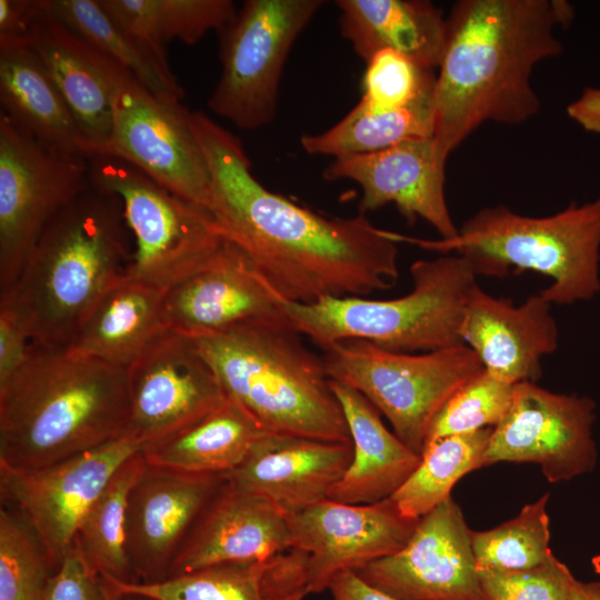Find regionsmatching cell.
Instances as JSON below:
<instances>
[{"mask_svg": "<svg viewBox=\"0 0 600 600\" xmlns=\"http://www.w3.org/2000/svg\"><path fill=\"white\" fill-rule=\"evenodd\" d=\"M88 184V159L43 146L0 112V294L46 226Z\"/></svg>", "mask_w": 600, "mask_h": 600, "instance_id": "11", "label": "cell"}, {"mask_svg": "<svg viewBox=\"0 0 600 600\" xmlns=\"http://www.w3.org/2000/svg\"><path fill=\"white\" fill-rule=\"evenodd\" d=\"M330 379L360 392L391 423L393 433L421 454L432 420L447 400L483 370L466 344L429 352H396L364 340L323 350Z\"/></svg>", "mask_w": 600, "mask_h": 600, "instance_id": "8", "label": "cell"}, {"mask_svg": "<svg viewBox=\"0 0 600 600\" xmlns=\"http://www.w3.org/2000/svg\"><path fill=\"white\" fill-rule=\"evenodd\" d=\"M487 600H570L577 581L553 553L542 563L522 570H478Z\"/></svg>", "mask_w": 600, "mask_h": 600, "instance_id": "40", "label": "cell"}, {"mask_svg": "<svg viewBox=\"0 0 600 600\" xmlns=\"http://www.w3.org/2000/svg\"><path fill=\"white\" fill-rule=\"evenodd\" d=\"M190 112L159 100L114 60L111 129L96 154L133 164L210 212V172Z\"/></svg>", "mask_w": 600, "mask_h": 600, "instance_id": "12", "label": "cell"}, {"mask_svg": "<svg viewBox=\"0 0 600 600\" xmlns=\"http://www.w3.org/2000/svg\"><path fill=\"white\" fill-rule=\"evenodd\" d=\"M164 291L123 272L91 309L66 349L128 368L168 328Z\"/></svg>", "mask_w": 600, "mask_h": 600, "instance_id": "29", "label": "cell"}, {"mask_svg": "<svg viewBox=\"0 0 600 600\" xmlns=\"http://www.w3.org/2000/svg\"><path fill=\"white\" fill-rule=\"evenodd\" d=\"M27 40L87 138L90 157L96 154L111 129L114 60L48 12L42 0Z\"/></svg>", "mask_w": 600, "mask_h": 600, "instance_id": "24", "label": "cell"}, {"mask_svg": "<svg viewBox=\"0 0 600 600\" xmlns=\"http://www.w3.org/2000/svg\"><path fill=\"white\" fill-rule=\"evenodd\" d=\"M127 368L31 343L0 384V466L40 469L128 433Z\"/></svg>", "mask_w": 600, "mask_h": 600, "instance_id": "3", "label": "cell"}, {"mask_svg": "<svg viewBox=\"0 0 600 600\" xmlns=\"http://www.w3.org/2000/svg\"><path fill=\"white\" fill-rule=\"evenodd\" d=\"M548 500L544 493L516 518L490 530H471L477 569L522 570L544 562L552 554Z\"/></svg>", "mask_w": 600, "mask_h": 600, "instance_id": "36", "label": "cell"}, {"mask_svg": "<svg viewBox=\"0 0 600 600\" xmlns=\"http://www.w3.org/2000/svg\"><path fill=\"white\" fill-rule=\"evenodd\" d=\"M53 568L39 540L12 510L0 508V600H43Z\"/></svg>", "mask_w": 600, "mask_h": 600, "instance_id": "37", "label": "cell"}, {"mask_svg": "<svg viewBox=\"0 0 600 600\" xmlns=\"http://www.w3.org/2000/svg\"><path fill=\"white\" fill-rule=\"evenodd\" d=\"M570 600H600V582L576 581Z\"/></svg>", "mask_w": 600, "mask_h": 600, "instance_id": "46", "label": "cell"}, {"mask_svg": "<svg viewBox=\"0 0 600 600\" xmlns=\"http://www.w3.org/2000/svg\"><path fill=\"white\" fill-rule=\"evenodd\" d=\"M551 308L540 292L513 304L477 284L462 318V343L476 352L492 376L512 384L537 383L542 376V359L559 344Z\"/></svg>", "mask_w": 600, "mask_h": 600, "instance_id": "22", "label": "cell"}, {"mask_svg": "<svg viewBox=\"0 0 600 600\" xmlns=\"http://www.w3.org/2000/svg\"><path fill=\"white\" fill-rule=\"evenodd\" d=\"M341 34L367 62L393 50L420 68L438 69L447 36V17L422 0H338Z\"/></svg>", "mask_w": 600, "mask_h": 600, "instance_id": "28", "label": "cell"}, {"mask_svg": "<svg viewBox=\"0 0 600 600\" xmlns=\"http://www.w3.org/2000/svg\"><path fill=\"white\" fill-rule=\"evenodd\" d=\"M0 102L1 112L43 146L90 157L87 138L27 39L0 42Z\"/></svg>", "mask_w": 600, "mask_h": 600, "instance_id": "26", "label": "cell"}, {"mask_svg": "<svg viewBox=\"0 0 600 600\" xmlns=\"http://www.w3.org/2000/svg\"><path fill=\"white\" fill-rule=\"evenodd\" d=\"M572 18L561 0H460L432 92L433 139L449 157L487 121L520 124L539 112L534 67L561 53L556 29Z\"/></svg>", "mask_w": 600, "mask_h": 600, "instance_id": "2", "label": "cell"}, {"mask_svg": "<svg viewBox=\"0 0 600 600\" xmlns=\"http://www.w3.org/2000/svg\"><path fill=\"white\" fill-rule=\"evenodd\" d=\"M193 339L226 398L266 432L351 442L322 357L287 322H251Z\"/></svg>", "mask_w": 600, "mask_h": 600, "instance_id": "5", "label": "cell"}, {"mask_svg": "<svg viewBox=\"0 0 600 600\" xmlns=\"http://www.w3.org/2000/svg\"><path fill=\"white\" fill-rule=\"evenodd\" d=\"M127 32L168 63L166 47L174 39L198 42L208 31L221 32L236 18L230 0H99Z\"/></svg>", "mask_w": 600, "mask_h": 600, "instance_id": "32", "label": "cell"}, {"mask_svg": "<svg viewBox=\"0 0 600 600\" xmlns=\"http://www.w3.org/2000/svg\"><path fill=\"white\" fill-rule=\"evenodd\" d=\"M432 92L406 108L391 111H371L359 102L330 129L318 134H303L301 147L307 153L337 159L431 138L434 133Z\"/></svg>", "mask_w": 600, "mask_h": 600, "instance_id": "33", "label": "cell"}, {"mask_svg": "<svg viewBox=\"0 0 600 600\" xmlns=\"http://www.w3.org/2000/svg\"><path fill=\"white\" fill-rule=\"evenodd\" d=\"M492 430L449 436L424 446L417 468L390 497L401 513L420 519L451 498L452 488L464 474L484 467Z\"/></svg>", "mask_w": 600, "mask_h": 600, "instance_id": "34", "label": "cell"}, {"mask_svg": "<svg viewBox=\"0 0 600 600\" xmlns=\"http://www.w3.org/2000/svg\"><path fill=\"white\" fill-rule=\"evenodd\" d=\"M329 590L332 600H396L368 584L354 571L339 573Z\"/></svg>", "mask_w": 600, "mask_h": 600, "instance_id": "44", "label": "cell"}, {"mask_svg": "<svg viewBox=\"0 0 600 600\" xmlns=\"http://www.w3.org/2000/svg\"><path fill=\"white\" fill-rule=\"evenodd\" d=\"M43 600H132L116 591L86 560L74 541L51 574Z\"/></svg>", "mask_w": 600, "mask_h": 600, "instance_id": "41", "label": "cell"}, {"mask_svg": "<svg viewBox=\"0 0 600 600\" xmlns=\"http://www.w3.org/2000/svg\"><path fill=\"white\" fill-rule=\"evenodd\" d=\"M190 121L210 172V213L286 300L310 304L394 287L398 242L359 213L327 218L256 179L240 140L201 111Z\"/></svg>", "mask_w": 600, "mask_h": 600, "instance_id": "1", "label": "cell"}, {"mask_svg": "<svg viewBox=\"0 0 600 600\" xmlns=\"http://www.w3.org/2000/svg\"><path fill=\"white\" fill-rule=\"evenodd\" d=\"M290 549L283 511L226 478L188 532L169 578L217 564L266 561Z\"/></svg>", "mask_w": 600, "mask_h": 600, "instance_id": "21", "label": "cell"}, {"mask_svg": "<svg viewBox=\"0 0 600 600\" xmlns=\"http://www.w3.org/2000/svg\"><path fill=\"white\" fill-rule=\"evenodd\" d=\"M88 176L91 186L121 201L136 241L128 277L167 290L203 266L226 239L208 210L120 158L89 157Z\"/></svg>", "mask_w": 600, "mask_h": 600, "instance_id": "9", "label": "cell"}, {"mask_svg": "<svg viewBox=\"0 0 600 600\" xmlns=\"http://www.w3.org/2000/svg\"><path fill=\"white\" fill-rule=\"evenodd\" d=\"M266 431L238 404L223 403L188 427L146 446L149 466L192 473L233 470Z\"/></svg>", "mask_w": 600, "mask_h": 600, "instance_id": "30", "label": "cell"}, {"mask_svg": "<svg viewBox=\"0 0 600 600\" xmlns=\"http://www.w3.org/2000/svg\"><path fill=\"white\" fill-rule=\"evenodd\" d=\"M352 453L351 442L264 432L224 476L289 513L328 498Z\"/></svg>", "mask_w": 600, "mask_h": 600, "instance_id": "23", "label": "cell"}, {"mask_svg": "<svg viewBox=\"0 0 600 600\" xmlns=\"http://www.w3.org/2000/svg\"><path fill=\"white\" fill-rule=\"evenodd\" d=\"M343 411L352 459L328 498L347 504H370L390 498L410 477L421 454L383 424L379 411L353 388L330 379Z\"/></svg>", "mask_w": 600, "mask_h": 600, "instance_id": "25", "label": "cell"}, {"mask_svg": "<svg viewBox=\"0 0 600 600\" xmlns=\"http://www.w3.org/2000/svg\"><path fill=\"white\" fill-rule=\"evenodd\" d=\"M393 238L463 254L478 276L527 270L543 274L551 282L539 292L552 306L590 300L600 292V197L546 217L522 216L498 204L478 210L450 239L423 240L394 232Z\"/></svg>", "mask_w": 600, "mask_h": 600, "instance_id": "6", "label": "cell"}, {"mask_svg": "<svg viewBox=\"0 0 600 600\" xmlns=\"http://www.w3.org/2000/svg\"><path fill=\"white\" fill-rule=\"evenodd\" d=\"M359 101L371 111L406 108L433 91L436 74L393 50L376 52L367 62Z\"/></svg>", "mask_w": 600, "mask_h": 600, "instance_id": "39", "label": "cell"}, {"mask_svg": "<svg viewBox=\"0 0 600 600\" xmlns=\"http://www.w3.org/2000/svg\"><path fill=\"white\" fill-rule=\"evenodd\" d=\"M146 443L131 433L33 470L0 466L1 506L32 530L56 570L117 469Z\"/></svg>", "mask_w": 600, "mask_h": 600, "instance_id": "13", "label": "cell"}, {"mask_svg": "<svg viewBox=\"0 0 600 600\" xmlns=\"http://www.w3.org/2000/svg\"><path fill=\"white\" fill-rule=\"evenodd\" d=\"M568 114L586 130L600 133V90L588 88L569 106Z\"/></svg>", "mask_w": 600, "mask_h": 600, "instance_id": "45", "label": "cell"}, {"mask_svg": "<svg viewBox=\"0 0 600 600\" xmlns=\"http://www.w3.org/2000/svg\"><path fill=\"white\" fill-rule=\"evenodd\" d=\"M31 341L4 310H0V384L4 383L26 361Z\"/></svg>", "mask_w": 600, "mask_h": 600, "instance_id": "42", "label": "cell"}, {"mask_svg": "<svg viewBox=\"0 0 600 600\" xmlns=\"http://www.w3.org/2000/svg\"><path fill=\"white\" fill-rule=\"evenodd\" d=\"M42 1L48 12L128 69L159 100L174 108L183 107L184 91L169 64L122 29L99 0Z\"/></svg>", "mask_w": 600, "mask_h": 600, "instance_id": "31", "label": "cell"}, {"mask_svg": "<svg viewBox=\"0 0 600 600\" xmlns=\"http://www.w3.org/2000/svg\"><path fill=\"white\" fill-rule=\"evenodd\" d=\"M412 289L388 300L327 298L310 304L287 301L288 324L322 350L346 340H364L396 352H429L463 344L461 323L477 283L470 260L460 253L421 259L410 267Z\"/></svg>", "mask_w": 600, "mask_h": 600, "instance_id": "7", "label": "cell"}, {"mask_svg": "<svg viewBox=\"0 0 600 600\" xmlns=\"http://www.w3.org/2000/svg\"><path fill=\"white\" fill-rule=\"evenodd\" d=\"M146 467L140 451L117 469L87 512L74 539L94 570L123 582H134L126 553L128 498Z\"/></svg>", "mask_w": 600, "mask_h": 600, "instance_id": "35", "label": "cell"}, {"mask_svg": "<svg viewBox=\"0 0 600 600\" xmlns=\"http://www.w3.org/2000/svg\"><path fill=\"white\" fill-rule=\"evenodd\" d=\"M224 474L192 473L147 464L126 513V553L134 582L169 578L188 532Z\"/></svg>", "mask_w": 600, "mask_h": 600, "instance_id": "19", "label": "cell"}, {"mask_svg": "<svg viewBox=\"0 0 600 600\" xmlns=\"http://www.w3.org/2000/svg\"><path fill=\"white\" fill-rule=\"evenodd\" d=\"M41 0H0V42L27 39Z\"/></svg>", "mask_w": 600, "mask_h": 600, "instance_id": "43", "label": "cell"}, {"mask_svg": "<svg viewBox=\"0 0 600 600\" xmlns=\"http://www.w3.org/2000/svg\"><path fill=\"white\" fill-rule=\"evenodd\" d=\"M594 409L588 397L554 393L534 382L516 383L506 414L493 427L484 466L537 463L552 483L592 471Z\"/></svg>", "mask_w": 600, "mask_h": 600, "instance_id": "14", "label": "cell"}, {"mask_svg": "<svg viewBox=\"0 0 600 600\" xmlns=\"http://www.w3.org/2000/svg\"><path fill=\"white\" fill-rule=\"evenodd\" d=\"M444 156L433 137L413 139L377 152L334 159L327 180H352L362 190L360 213L393 203L409 221L422 219L440 239L457 236L446 199Z\"/></svg>", "mask_w": 600, "mask_h": 600, "instance_id": "20", "label": "cell"}, {"mask_svg": "<svg viewBox=\"0 0 600 600\" xmlns=\"http://www.w3.org/2000/svg\"><path fill=\"white\" fill-rule=\"evenodd\" d=\"M592 562V566H593V570L600 574V554L592 558L591 560Z\"/></svg>", "mask_w": 600, "mask_h": 600, "instance_id": "47", "label": "cell"}, {"mask_svg": "<svg viewBox=\"0 0 600 600\" xmlns=\"http://www.w3.org/2000/svg\"><path fill=\"white\" fill-rule=\"evenodd\" d=\"M106 578L119 593L148 600H303L308 594L303 561L294 550L266 561L217 564L152 583Z\"/></svg>", "mask_w": 600, "mask_h": 600, "instance_id": "27", "label": "cell"}, {"mask_svg": "<svg viewBox=\"0 0 600 600\" xmlns=\"http://www.w3.org/2000/svg\"><path fill=\"white\" fill-rule=\"evenodd\" d=\"M128 433L146 446L193 423L226 401L193 338L162 330L127 368Z\"/></svg>", "mask_w": 600, "mask_h": 600, "instance_id": "16", "label": "cell"}, {"mask_svg": "<svg viewBox=\"0 0 600 600\" xmlns=\"http://www.w3.org/2000/svg\"><path fill=\"white\" fill-rule=\"evenodd\" d=\"M513 387L483 369L441 407L424 446L444 437L496 427L511 403Z\"/></svg>", "mask_w": 600, "mask_h": 600, "instance_id": "38", "label": "cell"}, {"mask_svg": "<svg viewBox=\"0 0 600 600\" xmlns=\"http://www.w3.org/2000/svg\"><path fill=\"white\" fill-rule=\"evenodd\" d=\"M132 597V600H148V599H144V598H141V597H134V596H131Z\"/></svg>", "mask_w": 600, "mask_h": 600, "instance_id": "48", "label": "cell"}, {"mask_svg": "<svg viewBox=\"0 0 600 600\" xmlns=\"http://www.w3.org/2000/svg\"><path fill=\"white\" fill-rule=\"evenodd\" d=\"M287 301L226 237L194 272L164 291L168 328L198 338L251 322H287Z\"/></svg>", "mask_w": 600, "mask_h": 600, "instance_id": "18", "label": "cell"}, {"mask_svg": "<svg viewBox=\"0 0 600 600\" xmlns=\"http://www.w3.org/2000/svg\"><path fill=\"white\" fill-rule=\"evenodd\" d=\"M322 0H248L220 33V79L209 108L243 130L274 119L279 83L299 34Z\"/></svg>", "mask_w": 600, "mask_h": 600, "instance_id": "10", "label": "cell"}, {"mask_svg": "<svg viewBox=\"0 0 600 600\" xmlns=\"http://www.w3.org/2000/svg\"><path fill=\"white\" fill-rule=\"evenodd\" d=\"M120 199L89 184L46 226L13 284L0 294L32 344L66 348L124 272Z\"/></svg>", "mask_w": 600, "mask_h": 600, "instance_id": "4", "label": "cell"}, {"mask_svg": "<svg viewBox=\"0 0 600 600\" xmlns=\"http://www.w3.org/2000/svg\"><path fill=\"white\" fill-rule=\"evenodd\" d=\"M356 573L396 600H487L471 530L452 498L420 518L401 550Z\"/></svg>", "mask_w": 600, "mask_h": 600, "instance_id": "17", "label": "cell"}, {"mask_svg": "<svg viewBox=\"0 0 600 600\" xmlns=\"http://www.w3.org/2000/svg\"><path fill=\"white\" fill-rule=\"evenodd\" d=\"M284 517L291 548L304 553L308 593L329 589L341 572L398 552L420 520L403 516L391 498L370 504L326 498Z\"/></svg>", "mask_w": 600, "mask_h": 600, "instance_id": "15", "label": "cell"}]
</instances>
